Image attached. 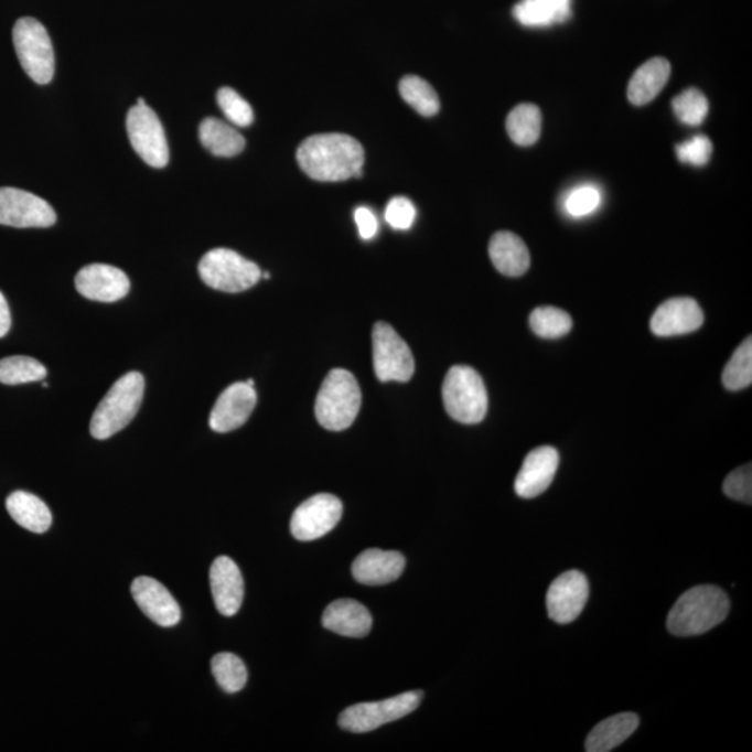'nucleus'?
<instances>
[{
  "label": "nucleus",
  "instance_id": "393cba45",
  "mask_svg": "<svg viewBox=\"0 0 752 752\" xmlns=\"http://www.w3.org/2000/svg\"><path fill=\"white\" fill-rule=\"evenodd\" d=\"M570 14L571 0H522L513 9L518 23L531 29L565 23Z\"/></svg>",
  "mask_w": 752,
  "mask_h": 752
},
{
  "label": "nucleus",
  "instance_id": "473e14b6",
  "mask_svg": "<svg viewBox=\"0 0 752 752\" xmlns=\"http://www.w3.org/2000/svg\"><path fill=\"white\" fill-rule=\"evenodd\" d=\"M722 380L724 388L741 390L749 388L752 383V339H745L741 346L733 353L732 358L723 370Z\"/></svg>",
  "mask_w": 752,
  "mask_h": 752
},
{
  "label": "nucleus",
  "instance_id": "bb28decb",
  "mask_svg": "<svg viewBox=\"0 0 752 752\" xmlns=\"http://www.w3.org/2000/svg\"><path fill=\"white\" fill-rule=\"evenodd\" d=\"M200 140L215 157L232 158L246 147L245 137L230 125L216 118H206L200 125Z\"/></svg>",
  "mask_w": 752,
  "mask_h": 752
},
{
  "label": "nucleus",
  "instance_id": "a878e982",
  "mask_svg": "<svg viewBox=\"0 0 752 752\" xmlns=\"http://www.w3.org/2000/svg\"><path fill=\"white\" fill-rule=\"evenodd\" d=\"M7 507L13 520L31 533L44 534L52 526L50 507L39 496L29 492H13L8 497Z\"/></svg>",
  "mask_w": 752,
  "mask_h": 752
},
{
  "label": "nucleus",
  "instance_id": "412c9836",
  "mask_svg": "<svg viewBox=\"0 0 752 752\" xmlns=\"http://www.w3.org/2000/svg\"><path fill=\"white\" fill-rule=\"evenodd\" d=\"M322 624L343 637L363 638L373 627V616L362 603L353 600H337L325 609Z\"/></svg>",
  "mask_w": 752,
  "mask_h": 752
},
{
  "label": "nucleus",
  "instance_id": "5701e85b",
  "mask_svg": "<svg viewBox=\"0 0 752 752\" xmlns=\"http://www.w3.org/2000/svg\"><path fill=\"white\" fill-rule=\"evenodd\" d=\"M670 63L664 57L645 62L630 79L627 97L635 106H643L658 97L670 78Z\"/></svg>",
  "mask_w": 752,
  "mask_h": 752
},
{
  "label": "nucleus",
  "instance_id": "423d86ee",
  "mask_svg": "<svg viewBox=\"0 0 752 752\" xmlns=\"http://www.w3.org/2000/svg\"><path fill=\"white\" fill-rule=\"evenodd\" d=\"M198 272L206 286L225 293H240L251 289L262 278L257 264L227 248H215L206 253L200 261Z\"/></svg>",
  "mask_w": 752,
  "mask_h": 752
},
{
  "label": "nucleus",
  "instance_id": "1a4fd4ad",
  "mask_svg": "<svg viewBox=\"0 0 752 752\" xmlns=\"http://www.w3.org/2000/svg\"><path fill=\"white\" fill-rule=\"evenodd\" d=\"M374 369L380 383H409L416 364L410 347L386 322L375 324L373 332Z\"/></svg>",
  "mask_w": 752,
  "mask_h": 752
},
{
  "label": "nucleus",
  "instance_id": "9b49d317",
  "mask_svg": "<svg viewBox=\"0 0 752 752\" xmlns=\"http://www.w3.org/2000/svg\"><path fill=\"white\" fill-rule=\"evenodd\" d=\"M342 515L343 505L339 497L331 494L312 496L296 508L291 517V534L299 541H314L331 533L341 522Z\"/></svg>",
  "mask_w": 752,
  "mask_h": 752
},
{
  "label": "nucleus",
  "instance_id": "f03ea898",
  "mask_svg": "<svg viewBox=\"0 0 752 752\" xmlns=\"http://www.w3.org/2000/svg\"><path fill=\"white\" fill-rule=\"evenodd\" d=\"M730 602L727 592L715 586L694 587L670 609L667 630L680 637L709 632L728 617Z\"/></svg>",
  "mask_w": 752,
  "mask_h": 752
},
{
  "label": "nucleus",
  "instance_id": "2eb2a0df",
  "mask_svg": "<svg viewBox=\"0 0 752 752\" xmlns=\"http://www.w3.org/2000/svg\"><path fill=\"white\" fill-rule=\"evenodd\" d=\"M256 405L254 386L246 383L233 384L216 400L211 412L210 427L221 433L235 431L245 426Z\"/></svg>",
  "mask_w": 752,
  "mask_h": 752
},
{
  "label": "nucleus",
  "instance_id": "7c9ffc66",
  "mask_svg": "<svg viewBox=\"0 0 752 752\" xmlns=\"http://www.w3.org/2000/svg\"><path fill=\"white\" fill-rule=\"evenodd\" d=\"M529 326L535 335L542 339H559L568 335L573 321L568 312L556 307H539L529 315Z\"/></svg>",
  "mask_w": 752,
  "mask_h": 752
},
{
  "label": "nucleus",
  "instance_id": "6ab92c4d",
  "mask_svg": "<svg viewBox=\"0 0 752 752\" xmlns=\"http://www.w3.org/2000/svg\"><path fill=\"white\" fill-rule=\"evenodd\" d=\"M210 580L218 612L224 616H235L245 598V581L238 566L227 556H219L211 566Z\"/></svg>",
  "mask_w": 752,
  "mask_h": 752
},
{
  "label": "nucleus",
  "instance_id": "a211bd4d",
  "mask_svg": "<svg viewBox=\"0 0 752 752\" xmlns=\"http://www.w3.org/2000/svg\"><path fill=\"white\" fill-rule=\"evenodd\" d=\"M559 468V453L552 447H541L533 450L524 460L518 473L515 490L524 499H533L544 494L552 484Z\"/></svg>",
  "mask_w": 752,
  "mask_h": 752
},
{
  "label": "nucleus",
  "instance_id": "e433bc0d",
  "mask_svg": "<svg viewBox=\"0 0 752 752\" xmlns=\"http://www.w3.org/2000/svg\"><path fill=\"white\" fill-rule=\"evenodd\" d=\"M713 146L707 136H696L676 147V155L681 163L691 166H706L711 161Z\"/></svg>",
  "mask_w": 752,
  "mask_h": 752
},
{
  "label": "nucleus",
  "instance_id": "ddd939ff",
  "mask_svg": "<svg viewBox=\"0 0 752 752\" xmlns=\"http://www.w3.org/2000/svg\"><path fill=\"white\" fill-rule=\"evenodd\" d=\"M590 584L581 571L570 570L555 579L547 594L549 617L559 624L574 622L584 611Z\"/></svg>",
  "mask_w": 752,
  "mask_h": 752
},
{
  "label": "nucleus",
  "instance_id": "ea45409f",
  "mask_svg": "<svg viewBox=\"0 0 752 752\" xmlns=\"http://www.w3.org/2000/svg\"><path fill=\"white\" fill-rule=\"evenodd\" d=\"M354 221H356L359 237L363 240H370L378 233V219H376L374 212L367 208V206H359L354 212Z\"/></svg>",
  "mask_w": 752,
  "mask_h": 752
},
{
  "label": "nucleus",
  "instance_id": "20e7f679",
  "mask_svg": "<svg viewBox=\"0 0 752 752\" xmlns=\"http://www.w3.org/2000/svg\"><path fill=\"white\" fill-rule=\"evenodd\" d=\"M362 407V389L356 376L336 368L327 374L318 391L315 416L327 431H343L356 420Z\"/></svg>",
  "mask_w": 752,
  "mask_h": 752
},
{
  "label": "nucleus",
  "instance_id": "72a5a7b5",
  "mask_svg": "<svg viewBox=\"0 0 752 752\" xmlns=\"http://www.w3.org/2000/svg\"><path fill=\"white\" fill-rule=\"evenodd\" d=\"M672 106H674L676 118L679 119L683 125L691 127L702 125L709 110L706 95L697 88H688L686 92L677 95V97L672 100Z\"/></svg>",
  "mask_w": 752,
  "mask_h": 752
},
{
  "label": "nucleus",
  "instance_id": "c756f323",
  "mask_svg": "<svg viewBox=\"0 0 752 752\" xmlns=\"http://www.w3.org/2000/svg\"><path fill=\"white\" fill-rule=\"evenodd\" d=\"M46 375V368L35 358L13 356L0 359V384L14 386L39 383Z\"/></svg>",
  "mask_w": 752,
  "mask_h": 752
},
{
  "label": "nucleus",
  "instance_id": "f3484780",
  "mask_svg": "<svg viewBox=\"0 0 752 752\" xmlns=\"http://www.w3.org/2000/svg\"><path fill=\"white\" fill-rule=\"evenodd\" d=\"M702 324L700 304L690 298H676L658 307L651 320V331L660 337L680 336L700 330Z\"/></svg>",
  "mask_w": 752,
  "mask_h": 752
},
{
  "label": "nucleus",
  "instance_id": "79ce46f5",
  "mask_svg": "<svg viewBox=\"0 0 752 752\" xmlns=\"http://www.w3.org/2000/svg\"><path fill=\"white\" fill-rule=\"evenodd\" d=\"M137 105H147L144 98L137 99Z\"/></svg>",
  "mask_w": 752,
  "mask_h": 752
},
{
  "label": "nucleus",
  "instance_id": "2f4dec72",
  "mask_svg": "<svg viewBox=\"0 0 752 752\" xmlns=\"http://www.w3.org/2000/svg\"><path fill=\"white\" fill-rule=\"evenodd\" d=\"M211 667L216 681L226 692H238L245 688L247 669L238 656L229 653L215 655Z\"/></svg>",
  "mask_w": 752,
  "mask_h": 752
},
{
  "label": "nucleus",
  "instance_id": "c9c22d12",
  "mask_svg": "<svg viewBox=\"0 0 752 752\" xmlns=\"http://www.w3.org/2000/svg\"><path fill=\"white\" fill-rule=\"evenodd\" d=\"M602 203V195L600 190L594 185H581L569 194L566 198V211L573 218H582V216L591 215L600 208Z\"/></svg>",
  "mask_w": 752,
  "mask_h": 752
},
{
  "label": "nucleus",
  "instance_id": "0eeeda50",
  "mask_svg": "<svg viewBox=\"0 0 752 752\" xmlns=\"http://www.w3.org/2000/svg\"><path fill=\"white\" fill-rule=\"evenodd\" d=\"M13 44L26 76L41 86L51 83L55 74V53L45 26L33 18L20 19L14 24Z\"/></svg>",
  "mask_w": 752,
  "mask_h": 752
},
{
  "label": "nucleus",
  "instance_id": "4be33fe9",
  "mask_svg": "<svg viewBox=\"0 0 752 752\" xmlns=\"http://www.w3.org/2000/svg\"><path fill=\"white\" fill-rule=\"evenodd\" d=\"M490 257L497 271L512 278L523 277L531 264L526 243L512 232H497L491 238Z\"/></svg>",
  "mask_w": 752,
  "mask_h": 752
},
{
  "label": "nucleus",
  "instance_id": "c03bdc74",
  "mask_svg": "<svg viewBox=\"0 0 752 752\" xmlns=\"http://www.w3.org/2000/svg\"><path fill=\"white\" fill-rule=\"evenodd\" d=\"M246 384H248V385H250V386H254V380H253V379H248Z\"/></svg>",
  "mask_w": 752,
  "mask_h": 752
},
{
  "label": "nucleus",
  "instance_id": "4c0bfd02",
  "mask_svg": "<svg viewBox=\"0 0 752 752\" xmlns=\"http://www.w3.org/2000/svg\"><path fill=\"white\" fill-rule=\"evenodd\" d=\"M724 495L730 499L751 505L752 502V469L751 464L732 471L723 482Z\"/></svg>",
  "mask_w": 752,
  "mask_h": 752
},
{
  "label": "nucleus",
  "instance_id": "b1692460",
  "mask_svg": "<svg viewBox=\"0 0 752 752\" xmlns=\"http://www.w3.org/2000/svg\"><path fill=\"white\" fill-rule=\"evenodd\" d=\"M640 719L633 712L614 715L598 723L586 741L588 752H609L621 745L638 729Z\"/></svg>",
  "mask_w": 752,
  "mask_h": 752
},
{
  "label": "nucleus",
  "instance_id": "aec40b11",
  "mask_svg": "<svg viewBox=\"0 0 752 752\" xmlns=\"http://www.w3.org/2000/svg\"><path fill=\"white\" fill-rule=\"evenodd\" d=\"M406 559L395 550L367 549L353 563V577L359 584L385 586L402 574Z\"/></svg>",
  "mask_w": 752,
  "mask_h": 752
},
{
  "label": "nucleus",
  "instance_id": "9d476101",
  "mask_svg": "<svg viewBox=\"0 0 752 752\" xmlns=\"http://www.w3.org/2000/svg\"><path fill=\"white\" fill-rule=\"evenodd\" d=\"M127 135L142 161L152 168H165L169 146L161 120L148 105H135L127 114Z\"/></svg>",
  "mask_w": 752,
  "mask_h": 752
},
{
  "label": "nucleus",
  "instance_id": "58836bf2",
  "mask_svg": "<svg viewBox=\"0 0 752 752\" xmlns=\"http://www.w3.org/2000/svg\"><path fill=\"white\" fill-rule=\"evenodd\" d=\"M416 216V206L409 198L395 197L386 206L385 219L391 229L409 230L412 224H415Z\"/></svg>",
  "mask_w": 752,
  "mask_h": 752
},
{
  "label": "nucleus",
  "instance_id": "f704fd0d",
  "mask_svg": "<svg viewBox=\"0 0 752 752\" xmlns=\"http://www.w3.org/2000/svg\"><path fill=\"white\" fill-rule=\"evenodd\" d=\"M218 105L226 116V119L230 121L232 125L237 127H248L253 125L254 112L251 105L247 103L241 95H238L235 89L229 87H224L219 89Z\"/></svg>",
  "mask_w": 752,
  "mask_h": 752
},
{
  "label": "nucleus",
  "instance_id": "37998d69",
  "mask_svg": "<svg viewBox=\"0 0 752 752\" xmlns=\"http://www.w3.org/2000/svg\"><path fill=\"white\" fill-rule=\"evenodd\" d=\"M262 278L269 280V279H271V273L265 272V273L262 275Z\"/></svg>",
  "mask_w": 752,
  "mask_h": 752
},
{
  "label": "nucleus",
  "instance_id": "a19ab883",
  "mask_svg": "<svg viewBox=\"0 0 752 752\" xmlns=\"http://www.w3.org/2000/svg\"><path fill=\"white\" fill-rule=\"evenodd\" d=\"M12 326V315L7 299L2 291H0V337L7 336Z\"/></svg>",
  "mask_w": 752,
  "mask_h": 752
},
{
  "label": "nucleus",
  "instance_id": "cd10ccee",
  "mask_svg": "<svg viewBox=\"0 0 752 752\" xmlns=\"http://www.w3.org/2000/svg\"><path fill=\"white\" fill-rule=\"evenodd\" d=\"M506 130L515 144L520 147L535 144L542 131L541 109L533 104L516 106L507 116Z\"/></svg>",
  "mask_w": 752,
  "mask_h": 752
},
{
  "label": "nucleus",
  "instance_id": "4468645a",
  "mask_svg": "<svg viewBox=\"0 0 752 752\" xmlns=\"http://www.w3.org/2000/svg\"><path fill=\"white\" fill-rule=\"evenodd\" d=\"M76 288L83 298L100 303H115L129 294L130 280L121 269L112 265L92 264L77 273Z\"/></svg>",
  "mask_w": 752,
  "mask_h": 752
},
{
  "label": "nucleus",
  "instance_id": "f8f14e48",
  "mask_svg": "<svg viewBox=\"0 0 752 752\" xmlns=\"http://www.w3.org/2000/svg\"><path fill=\"white\" fill-rule=\"evenodd\" d=\"M55 224V210L39 195L13 187L0 189V225L25 229Z\"/></svg>",
  "mask_w": 752,
  "mask_h": 752
},
{
  "label": "nucleus",
  "instance_id": "f257e3e1",
  "mask_svg": "<svg viewBox=\"0 0 752 752\" xmlns=\"http://www.w3.org/2000/svg\"><path fill=\"white\" fill-rule=\"evenodd\" d=\"M364 148L351 136L318 135L301 142L298 162L307 176L316 182H343L363 176Z\"/></svg>",
  "mask_w": 752,
  "mask_h": 752
},
{
  "label": "nucleus",
  "instance_id": "6e6552de",
  "mask_svg": "<svg viewBox=\"0 0 752 752\" xmlns=\"http://www.w3.org/2000/svg\"><path fill=\"white\" fill-rule=\"evenodd\" d=\"M421 700L422 691H407L385 701L357 703L344 709L339 717V724L352 733L373 732L416 711Z\"/></svg>",
  "mask_w": 752,
  "mask_h": 752
},
{
  "label": "nucleus",
  "instance_id": "dca6fc26",
  "mask_svg": "<svg viewBox=\"0 0 752 752\" xmlns=\"http://www.w3.org/2000/svg\"><path fill=\"white\" fill-rule=\"evenodd\" d=\"M131 595L142 612L162 627H173L182 619L179 603L165 586L151 577L132 581Z\"/></svg>",
  "mask_w": 752,
  "mask_h": 752
},
{
  "label": "nucleus",
  "instance_id": "c85d7f7f",
  "mask_svg": "<svg viewBox=\"0 0 752 752\" xmlns=\"http://www.w3.org/2000/svg\"><path fill=\"white\" fill-rule=\"evenodd\" d=\"M401 98L411 106L416 112L426 118H432L439 112V103L436 89L426 79L418 76H406L400 82Z\"/></svg>",
  "mask_w": 752,
  "mask_h": 752
},
{
  "label": "nucleus",
  "instance_id": "7ed1b4c3",
  "mask_svg": "<svg viewBox=\"0 0 752 752\" xmlns=\"http://www.w3.org/2000/svg\"><path fill=\"white\" fill-rule=\"evenodd\" d=\"M144 389V376L140 373L121 376L95 409L92 436L105 441L129 426L140 410Z\"/></svg>",
  "mask_w": 752,
  "mask_h": 752
},
{
  "label": "nucleus",
  "instance_id": "39448f33",
  "mask_svg": "<svg viewBox=\"0 0 752 752\" xmlns=\"http://www.w3.org/2000/svg\"><path fill=\"white\" fill-rule=\"evenodd\" d=\"M442 396L444 409L455 421L473 426L484 420L488 411V391L484 380L469 365H454L449 369Z\"/></svg>",
  "mask_w": 752,
  "mask_h": 752
}]
</instances>
